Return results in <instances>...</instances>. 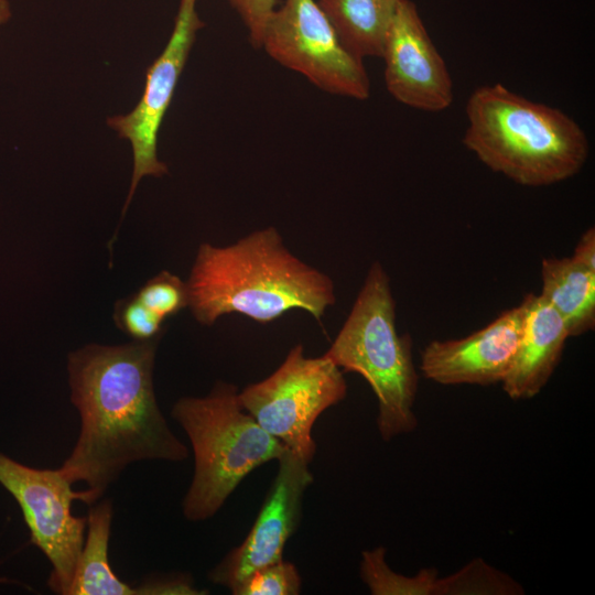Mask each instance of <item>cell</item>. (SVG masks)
<instances>
[{
  "label": "cell",
  "instance_id": "16",
  "mask_svg": "<svg viewBox=\"0 0 595 595\" xmlns=\"http://www.w3.org/2000/svg\"><path fill=\"white\" fill-rule=\"evenodd\" d=\"M404 0H317L340 40L358 57H380L394 13Z\"/></svg>",
  "mask_w": 595,
  "mask_h": 595
},
{
  "label": "cell",
  "instance_id": "7",
  "mask_svg": "<svg viewBox=\"0 0 595 595\" xmlns=\"http://www.w3.org/2000/svg\"><path fill=\"white\" fill-rule=\"evenodd\" d=\"M260 48L326 93L358 100L370 95L363 58L344 44L316 0H284L269 17Z\"/></svg>",
  "mask_w": 595,
  "mask_h": 595
},
{
  "label": "cell",
  "instance_id": "13",
  "mask_svg": "<svg viewBox=\"0 0 595 595\" xmlns=\"http://www.w3.org/2000/svg\"><path fill=\"white\" fill-rule=\"evenodd\" d=\"M526 320L513 364L501 381L515 400L531 399L543 389L556 369L570 337L560 314L539 294H528Z\"/></svg>",
  "mask_w": 595,
  "mask_h": 595
},
{
  "label": "cell",
  "instance_id": "19",
  "mask_svg": "<svg viewBox=\"0 0 595 595\" xmlns=\"http://www.w3.org/2000/svg\"><path fill=\"white\" fill-rule=\"evenodd\" d=\"M136 296L163 320L188 306L186 282L169 271H162L149 280Z\"/></svg>",
  "mask_w": 595,
  "mask_h": 595
},
{
  "label": "cell",
  "instance_id": "5",
  "mask_svg": "<svg viewBox=\"0 0 595 595\" xmlns=\"http://www.w3.org/2000/svg\"><path fill=\"white\" fill-rule=\"evenodd\" d=\"M238 392L218 381L207 396L183 397L172 408L194 453V475L182 502L187 520L213 517L249 473L286 448L241 407Z\"/></svg>",
  "mask_w": 595,
  "mask_h": 595
},
{
  "label": "cell",
  "instance_id": "22",
  "mask_svg": "<svg viewBox=\"0 0 595 595\" xmlns=\"http://www.w3.org/2000/svg\"><path fill=\"white\" fill-rule=\"evenodd\" d=\"M575 262L595 271V229L588 228L580 238L571 257Z\"/></svg>",
  "mask_w": 595,
  "mask_h": 595
},
{
  "label": "cell",
  "instance_id": "3",
  "mask_svg": "<svg viewBox=\"0 0 595 595\" xmlns=\"http://www.w3.org/2000/svg\"><path fill=\"white\" fill-rule=\"evenodd\" d=\"M465 113V148L519 185L560 183L577 174L587 161L589 142L574 119L501 84L476 88Z\"/></svg>",
  "mask_w": 595,
  "mask_h": 595
},
{
  "label": "cell",
  "instance_id": "10",
  "mask_svg": "<svg viewBox=\"0 0 595 595\" xmlns=\"http://www.w3.org/2000/svg\"><path fill=\"white\" fill-rule=\"evenodd\" d=\"M278 473L253 526L208 573L212 583L235 588L252 572L282 560L284 547L301 520L303 496L313 483L309 461L285 448Z\"/></svg>",
  "mask_w": 595,
  "mask_h": 595
},
{
  "label": "cell",
  "instance_id": "11",
  "mask_svg": "<svg viewBox=\"0 0 595 595\" xmlns=\"http://www.w3.org/2000/svg\"><path fill=\"white\" fill-rule=\"evenodd\" d=\"M385 83L399 102L439 112L453 102V82L411 0L398 7L387 31L382 53Z\"/></svg>",
  "mask_w": 595,
  "mask_h": 595
},
{
  "label": "cell",
  "instance_id": "6",
  "mask_svg": "<svg viewBox=\"0 0 595 595\" xmlns=\"http://www.w3.org/2000/svg\"><path fill=\"white\" fill-rule=\"evenodd\" d=\"M347 393L342 369L324 355L305 357L295 345L266 379L238 392L241 407L288 450L311 462L316 452L312 426Z\"/></svg>",
  "mask_w": 595,
  "mask_h": 595
},
{
  "label": "cell",
  "instance_id": "15",
  "mask_svg": "<svg viewBox=\"0 0 595 595\" xmlns=\"http://www.w3.org/2000/svg\"><path fill=\"white\" fill-rule=\"evenodd\" d=\"M539 294L563 318L569 336L583 335L595 326V271L571 257L545 258L541 263Z\"/></svg>",
  "mask_w": 595,
  "mask_h": 595
},
{
  "label": "cell",
  "instance_id": "20",
  "mask_svg": "<svg viewBox=\"0 0 595 595\" xmlns=\"http://www.w3.org/2000/svg\"><path fill=\"white\" fill-rule=\"evenodd\" d=\"M117 323L138 342L151 340L161 333L164 320L143 305L134 295L117 306Z\"/></svg>",
  "mask_w": 595,
  "mask_h": 595
},
{
  "label": "cell",
  "instance_id": "4",
  "mask_svg": "<svg viewBox=\"0 0 595 595\" xmlns=\"http://www.w3.org/2000/svg\"><path fill=\"white\" fill-rule=\"evenodd\" d=\"M411 350L410 336L397 331L389 277L379 262H374L324 356L369 383L377 398V428L383 441L408 434L418 425L413 407L419 377Z\"/></svg>",
  "mask_w": 595,
  "mask_h": 595
},
{
  "label": "cell",
  "instance_id": "2",
  "mask_svg": "<svg viewBox=\"0 0 595 595\" xmlns=\"http://www.w3.org/2000/svg\"><path fill=\"white\" fill-rule=\"evenodd\" d=\"M186 286L203 325L230 313L269 323L293 309L321 321L336 301L333 280L295 257L274 227L226 247L202 244Z\"/></svg>",
  "mask_w": 595,
  "mask_h": 595
},
{
  "label": "cell",
  "instance_id": "8",
  "mask_svg": "<svg viewBox=\"0 0 595 595\" xmlns=\"http://www.w3.org/2000/svg\"><path fill=\"white\" fill-rule=\"evenodd\" d=\"M0 484L19 504L30 530L31 542L52 564L48 586L68 595L84 545L87 517L72 513L80 491L60 469H39L21 464L0 452Z\"/></svg>",
  "mask_w": 595,
  "mask_h": 595
},
{
  "label": "cell",
  "instance_id": "9",
  "mask_svg": "<svg viewBox=\"0 0 595 595\" xmlns=\"http://www.w3.org/2000/svg\"><path fill=\"white\" fill-rule=\"evenodd\" d=\"M203 26L196 12V0H181L172 34L147 72L144 90L138 105L129 113L111 117L107 121L120 138L130 141L133 151V173L123 213L143 176L167 173L166 165L158 159V132L196 33Z\"/></svg>",
  "mask_w": 595,
  "mask_h": 595
},
{
  "label": "cell",
  "instance_id": "17",
  "mask_svg": "<svg viewBox=\"0 0 595 595\" xmlns=\"http://www.w3.org/2000/svg\"><path fill=\"white\" fill-rule=\"evenodd\" d=\"M386 549L378 547L363 553L360 577L375 595L445 594L446 582L437 578L434 569H424L415 576L393 572L385 560Z\"/></svg>",
  "mask_w": 595,
  "mask_h": 595
},
{
  "label": "cell",
  "instance_id": "18",
  "mask_svg": "<svg viewBox=\"0 0 595 595\" xmlns=\"http://www.w3.org/2000/svg\"><path fill=\"white\" fill-rule=\"evenodd\" d=\"M300 589L296 566L282 559L252 572L230 592L234 595H296Z\"/></svg>",
  "mask_w": 595,
  "mask_h": 595
},
{
  "label": "cell",
  "instance_id": "12",
  "mask_svg": "<svg viewBox=\"0 0 595 595\" xmlns=\"http://www.w3.org/2000/svg\"><path fill=\"white\" fill-rule=\"evenodd\" d=\"M524 320L522 301L470 335L432 340L421 351L420 370L426 379L445 386L501 382L513 364Z\"/></svg>",
  "mask_w": 595,
  "mask_h": 595
},
{
  "label": "cell",
  "instance_id": "23",
  "mask_svg": "<svg viewBox=\"0 0 595 595\" xmlns=\"http://www.w3.org/2000/svg\"><path fill=\"white\" fill-rule=\"evenodd\" d=\"M11 18V8L8 0H0V25Z\"/></svg>",
  "mask_w": 595,
  "mask_h": 595
},
{
  "label": "cell",
  "instance_id": "21",
  "mask_svg": "<svg viewBox=\"0 0 595 595\" xmlns=\"http://www.w3.org/2000/svg\"><path fill=\"white\" fill-rule=\"evenodd\" d=\"M249 33L253 48H260L264 25L277 8V0H228Z\"/></svg>",
  "mask_w": 595,
  "mask_h": 595
},
{
  "label": "cell",
  "instance_id": "1",
  "mask_svg": "<svg viewBox=\"0 0 595 595\" xmlns=\"http://www.w3.org/2000/svg\"><path fill=\"white\" fill-rule=\"evenodd\" d=\"M156 338L119 346L87 345L68 356L71 399L80 416L77 442L58 468L79 500L97 502L131 463L181 462L188 451L171 431L156 402Z\"/></svg>",
  "mask_w": 595,
  "mask_h": 595
},
{
  "label": "cell",
  "instance_id": "14",
  "mask_svg": "<svg viewBox=\"0 0 595 595\" xmlns=\"http://www.w3.org/2000/svg\"><path fill=\"white\" fill-rule=\"evenodd\" d=\"M111 521L110 500L90 505L87 536L68 595H155L154 578L130 585L112 571L108 559Z\"/></svg>",
  "mask_w": 595,
  "mask_h": 595
}]
</instances>
